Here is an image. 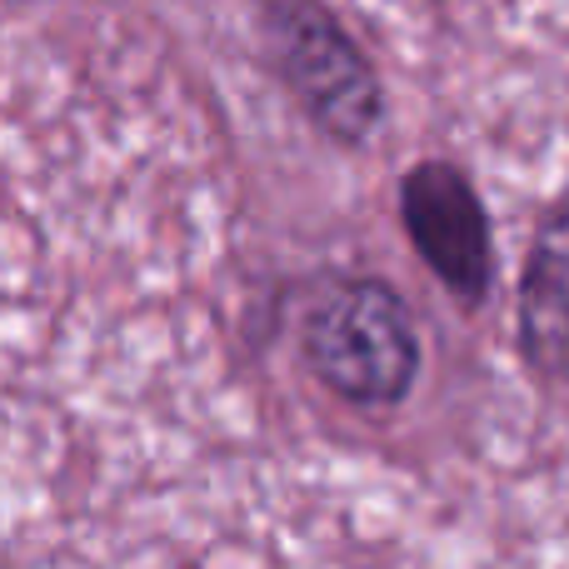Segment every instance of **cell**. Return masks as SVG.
I'll list each match as a JSON object with an SVG mask.
<instances>
[{
    "label": "cell",
    "mask_w": 569,
    "mask_h": 569,
    "mask_svg": "<svg viewBox=\"0 0 569 569\" xmlns=\"http://www.w3.org/2000/svg\"><path fill=\"white\" fill-rule=\"evenodd\" d=\"M305 360L340 400L390 410L420 375V335L385 280H340L305 315Z\"/></svg>",
    "instance_id": "6da1fadb"
},
{
    "label": "cell",
    "mask_w": 569,
    "mask_h": 569,
    "mask_svg": "<svg viewBox=\"0 0 569 569\" xmlns=\"http://www.w3.org/2000/svg\"><path fill=\"white\" fill-rule=\"evenodd\" d=\"M270 40H276L284 86L300 96L325 136H335L340 146H360L380 126V80L330 10L310 0H280L270 10Z\"/></svg>",
    "instance_id": "7a4b0ae2"
},
{
    "label": "cell",
    "mask_w": 569,
    "mask_h": 569,
    "mask_svg": "<svg viewBox=\"0 0 569 569\" xmlns=\"http://www.w3.org/2000/svg\"><path fill=\"white\" fill-rule=\"evenodd\" d=\"M400 210L415 250L445 280V290L480 305L495 276V256H490V220H485V206L470 180L450 160H425V166H415L405 176Z\"/></svg>",
    "instance_id": "3957f363"
},
{
    "label": "cell",
    "mask_w": 569,
    "mask_h": 569,
    "mask_svg": "<svg viewBox=\"0 0 569 569\" xmlns=\"http://www.w3.org/2000/svg\"><path fill=\"white\" fill-rule=\"evenodd\" d=\"M520 350L545 380L569 385V196L540 220L525 260Z\"/></svg>",
    "instance_id": "277c9868"
}]
</instances>
